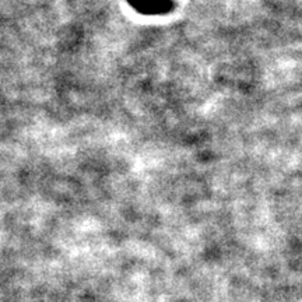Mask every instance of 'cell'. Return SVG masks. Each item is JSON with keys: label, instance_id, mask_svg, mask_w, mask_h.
<instances>
[{"label": "cell", "instance_id": "6da1fadb", "mask_svg": "<svg viewBox=\"0 0 302 302\" xmlns=\"http://www.w3.org/2000/svg\"><path fill=\"white\" fill-rule=\"evenodd\" d=\"M136 12L147 16L168 14L175 9L174 0H126Z\"/></svg>", "mask_w": 302, "mask_h": 302}]
</instances>
